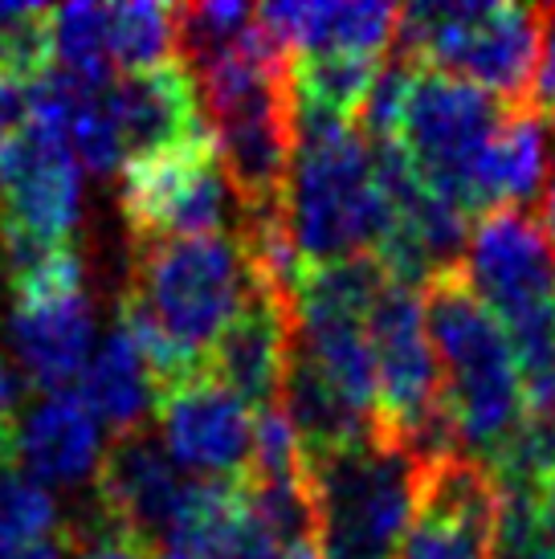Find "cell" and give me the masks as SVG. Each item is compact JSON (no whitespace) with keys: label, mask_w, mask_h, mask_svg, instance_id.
Here are the masks:
<instances>
[{"label":"cell","mask_w":555,"mask_h":559,"mask_svg":"<svg viewBox=\"0 0 555 559\" xmlns=\"http://www.w3.org/2000/svg\"><path fill=\"white\" fill-rule=\"evenodd\" d=\"M491 559H555V490H498Z\"/></svg>","instance_id":"obj_23"},{"label":"cell","mask_w":555,"mask_h":559,"mask_svg":"<svg viewBox=\"0 0 555 559\" xmlns=\"http://www.w3.org/2000/svg\"><path fill=\"white\" fill-rule=\"evenodd\" d=\"M119 204L131 229V246L246 229V204L213 135L127 164L119 171Z\"/></svg>","instance_id":"obj_8"},{"label":"cell","mask_w":555,"mask_h":559,"mask_svg":"<svg viewBox=\"0 0 555 559\" xmlns=\"http://www.w3.org/2000/svg\"><path fill=\"white\" fill-rule=\"evenodd\" d=\"M421 474L425 466L385 425L310 457L315 544L323 559H401L421 511Z\"/></svg>","instance_id":"obj_4"},{"label":"cell","mask_w":555,"mask_h":559,"mask_svg":"<svg viewBox=\"0 0 555 559\" xmlns=\"http://www.w3.org/2000/svg\"><path fill=\"white\" fill-rule=\"evenodd\" d=\"M180 49V13L160 0L110 4V53L115 70L147 74L176 62Z\"/></svg>","instance_id":"obj_21"},{"label":"cell","mask_w":555,"mask_h":559,"mask_svg":"<svg viewBox=\"0 0 555 559\" xmlns=\"http://www.w3.org/2000/svg\"><path fill=\"white\" fill-rule=\"evenodd\" d=\"M62 535L66 523L49 486L29 478L25 469H0V559L25 556Z\"/></svg>","instance_id":"obj_22"},{"label":"cell","mask_w":555,"mask_h":559,"mask_svg":"<svg viewBox=\"0 0 555 559\" xmlns=\"http://www.w3.org/2000/svg\"><path fill=\"white\" fill-rule=\"evenodd\" d=\"M535 103L543 119L555 127V9H543V53H540V79H535Z\"/></svg>","instance_id":"obj_27"},{"label":"cell","mask_w":555,"mask_h":559,"mask_svg":"<svg viewBox=\"0 0 555 559\" xmlns=\"http://www.w3.org/2000/svg\"><path fill=\"white\" fill-rule=\"evenodd\" d=\"M294 356V307L258 274V290L201 372L229 384L253 413L274 408Z\"/></svg>","instance_id":"obj_12"},{"label":"cell","mask_w":555,"mask_h":559,"mask_svg":"<svg viewBox=\"0 0 555 559\" xmlns=\"http://www.w3.org/2000/svg\"><path fill=\"white\" fill-rule=\"evenodd\" d=\"M66 539H70V556L74 559H152L139 544L115 535V531L103 523V527H66Z\"/></svg>","instance_id":"obj_25"},{"label":"cell","mask_w":555,"mask_h":559,"mask_svg":"<svg viewBox=\"0 0 555 559\" xmlns=\"http://www.w3.org/2000/svg\"><path fill=\"white\" fill-rule=\"evenodd\" d=\"M401 559H491V535L441 519V514L416 511Z\"/></svg>","instance_id":"obj_24"},{"label":"cell","mask_w":555,"mask_h":559,"mask_svg":"<svg viewBox=\"0 0 555 559\" xmlns=\"http://www.w3.org/2000/svg\"><path fill=\"white\" fill-rule=\"evenodd\" d=\"M204 481L188 478L152 433L115 437L94 481L98 519L155 559L172 527L192 511Z\"/></svg>","instance_id":"obj_11"},{"label":"cell","mask_w":555,"mask_h":559,"mask_svg":"<svg viewBox=\"0 0 555 559\" xmlns=\"http://www.w3.org/2000/svg\"><path fill=\"white\" fill-rule=\"evenodd\" d=\"M510 103L474 82L413 66L392 143L413 171L465 217L491 209V156Z\"/></svg>","instance_id":"obj_6"},{"label":"cell","mask_w":555,"mask_h":559,"mask_svg":"<svg viewBox=\"0 0 555 559\" xmlns=\"http://www.w3.org/2000/svg\"><path fill=\"white\" fill-rule=\"evenodd\" d=\"M540 225H543V234L552 237V246H555V171H552V176H547V185H543Z\"/></svg>","instance_id":"obj_29"},{"label":"cell","mask_w":555,"mask_h":559,"mask_svg":"<svg viewBox=\"0 0 555 559\" xmlns=\"http://www.w3.org/2000/svg\"><path fill=\"white\" fill-rule=\"evenodd\" d=\"M429 335L441 364L446 408L462 450L491 466L527 420V384L507 331L498 326L462 274H446L425 286Z\"/></svg>","instance_id":"obj_3"},{"label":"cell","mask_w":555,"mask_h":559,"mask_svg":"<svg viewBox=\"0 0 555 559\" xmlns=\"http://www.w3.org/2000/svg\"><path fill=\"white\" fill-rule=\"evenodd\" d=\"M160 445L197 481H246L253 466L258 413L229 384L209 372H192L164 389L160 408Z\"/></svg>","instance_id":"obj_10"},{"label":"cell","mask_w":555,"mask_h":559,"mask_svg":"<svg viewBox=\"0 0 555 559\" xmlns=\"http://www.w3.org/2000/svg\"><path fill=\"white\" fill-rule=\"evenodd\" d=\"M4 340L16 372L42 392H70V384L82 380L98 343H94V302L86 295L78 253L13 286Z\"/></svg>","instance_id":"obj_9"},{"label":"cell","mask_w":555,"mask_h":559,"mask_svg":"<svg viewBox=\"0 0 555 559\" xmlns=\"http://www.w3.org/2000/svg\"><path fill=\"white\" fill-rule=\"evenodd\" d=\"M294 547L274 531L246 481H204L192 511L172 527L155 559H291Z\"/></svg>","instance_id":"obj_15"},{"label":"cell","mask_w":555,"mask_h":559,"mask_svg":"<svg viewBox=\"0 0 555 559\" xmlns=\"http://www.w3.org/2000/svg\"><path fill=\"white\" fill-rule=\"evenodd\" d=\"M265 33L291 58H319V53H359L385 58L397 41L401 9L376 0H278L258 9Z\"/></svg>","instance_id":"obj_14"},{"label":"cell","mask_w":555,"mask_h":559,"mask_svg":"<svg viewBox=\"0 0 555 559\" xmlns=\"http://www.w3.org/2000/svg\"><path fill=\"white\" fill-rule=\"evenodd\" d=\"M21 380L25 376L13 368V359L0 356V469L9 462L13 453V433H16V420H21Z\"/></svg>","instance_id":"obj_26"},{"label":"cell","mask_w":555,"mask_h":559,"mask_svg":"<svg viewBox=\"0 0 555 559\" xmlns=\"http://www.w3.org/2000/svg\"><path fill=\"white\" fill-rule=\"evenodd\" d=\"M16 4H0V33H4V25H9V16H13Z\"/></svg>","instance_id":"obj_32"},{"label":"cell","mask_w":555,"mask_h":559,"mask_svg":"<svg viewBox=\"0 0 555 559\" xmlns=\"http://www.w3.org/2000/svg\"><path fill=\"white\" fill-rule=\"evenodd\" d=\"M258 290V265L241 234L143 241L131 258L123 319L139 335L160 384L201 372Z\"/></svg>","instance_id":"obj_1"},{"label":"cell","mask_w":555,"mask_h":559,"mask_svg":"<svg viewBox=\"0 0 555 559\" xmlns=\"http://www.w3.org/2000/svg\"><path fill=\"white\" fill-rule=\"evenodd\" d=\"M29 123V82H16L0 74V140Z\"/></svg>","instance_id":"obj_28"},{"label":"cell","mask_w":555,"mask_h":559,"mask_svg":"<svg viewBox=\"0 0 555 559\" xmlns=\"http://www.w3.org/2000/svg\"><path fill=\"white\" fill-rule=\"evenodd\" d=\"M70 556V539H54V544L46 547H33V551H25V556H13V559H66Z\"/></svg>","instance_id":"obj_30"},{"label":"cell","mask_w":555,"mask_h":559,"mask_svg":"<svg viewBox=\"0 0 555 559\" xmlns=\"http://www.w3.org/2000/svg\"><path fill=\"white\" fill-rule=\"evenodd\" d=\"M107 450V425L94 417L78 392H42L21 413L13 433L16 462L42 486L98 481Z\"/></svg>","instance_id":"obj_13"},{"label":"cell","mask_w":555,"mask_h":559,"mask_svg":"<svg viewBox=\"0 0 555 559\" xmlns=\"http://www.w3.org/2000/svg\"><path fill=\"white\" fill-rule=\"evenodd\" d=\"M78 396L107 429H115V437L143 433V417L160 408L164 384H160L139 335L123 319L98 340L86 372L78 380Z\"/></svg>","instance_id":"obj_17"},{"label":"cell","mask_w":555,"mask_h":559,"mask_svg":"<svg viewBox=\"0 0 555 559\" xmlns=\"http://www.w3.org/2000/svg\"><path fill=\"white\" fill-rule=\"evenodd\" d=\"M291 180L282 197V225L307 270L376 258L388 229V197L376 164V143L364 127L343 119L294 115Z\"/></svg>","instance_id":"obj_2"},{"label":"cell","mask_w":555,"mask_h":559,"mask_svg":"<svg viewBox=\"0 0 555 559\" xmlns=\"http://www.w3.org/2000/svg\"><path fill=\"white\" fill-rule=\"evenodd\" d=\"M404 62L531 103L543 53V9L503 0H416L401 9Z\"/></svg>","instance_id":"obj_5"},{"label":"cell","mask_w":555,"mask_h":559,"mask_svg":"<svg viewBox=\"0 0 555 559\" xmlns=\"http://www.w3.org/2000/svg\"><path fill=\"white\" fill-rule=\"evenodd\" d=\"M552 156V131L540 107L510 103L491 156V209H515L540 192Z\"/></svg>","instance_id":"obj_19"},{"label":"cell","mask_w":555,"mask_h":559,"mask_svg":"<svg viewBox=\"0 0 555 559\" xmlns=\"http://www.w3.org/2000/svg\"><path fill=\"white\" fill-rule=\"evenodd\" d=\"M49 58L78 82L107 86L115 70L110 53V4H66L49 9Z\"/></svg>","instance_id":"obj_20"},{"label":"cell","mask_w":555,"mask_h":559,"mask_svg":"<svg viewBox=\"0 0 555 559\" xmlns=\"http://www.w3.org/2000/svg\"><path fill=\"white\" fill-rule=\"evenodd\" d=\"M291 559H323V551H319V544H307V547H298Z\"/></svg>","instance_id":"obj_31"},{"label":"cell","mask_w":555,"mask_h":559,"mask_svg":"<svg viewBox=\"0 0 555 559\" xmlns=\"http://www.w3.org/2000/svg\"><path fill=\"white\" fill-rule=\"evenodd\" d=\"M110 94H115V115L123 127L127 164L209 140V119H204L197 79L180 62L147 70V74H127L110 86Z\"/></svg>","instance_id":"obj_16"},{"label":"cell","mask_w":555,"mask_h":559,"mask_svg":"<svg viewBox=\"0 0 555 559\" xmlns=\"http://www.w3.org/2000/svg\"><path fill=\"white\" fill-rule=\"evenodd\" d=\"M380 70H385L380 58H359V53L291 58L294 115L355 123V115H364L368 107V94L380 79Z\"/></svg>","instance_id":"obj_18"},{"label":"cell","mask_w":555,"mask_h":559,"mask_svg":"<svg viewBox=\"0 0 555 559\" xmlns=\"http://www.w3.org/2000/svg\"><path fill=\"white\" fill-rule=\"evenodd\" d=\"M82 221V164L62 131L25 123L0 140V270L25 282L74 253Z\"/></svg>","instance_id":"obj_7"}]
</instances>
